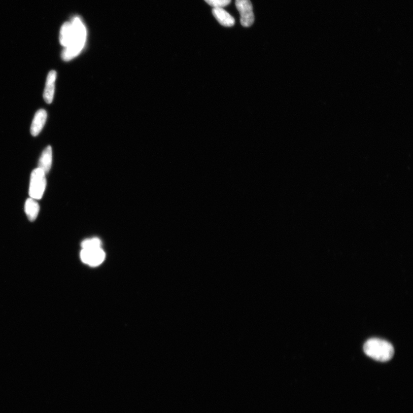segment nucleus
<instances>
[{"instance_id":"1","label":"nucleus","mask_w":413,"mask_h":413,"mask_svg":"<svg viewBox=\"0 0 413 413\" xmlns=\"http://www.w3.org/2000/svg\"><path fill=\"white\" fill-rule=\"evenodd\" d=\"M87 37L86 25L81 17L76 16L65 22L60 30L59 41L63 47L61 58L66 61L76 58L85 47Z\"/></svg>"},{"instance_id":"2","label":"nucleus","mask_w":413,"mask_h":413,"mask_svg":"<svg viewBox=\"0 0 413 413\" xmlns=\"http://www.w3.org/2000/svg\"><path fill=\"white\" fill-rule=\"evenodd\" d=\"M363 350L368 357L382 362L389 361L394 354V347L390 342L377 338L368 340Z\"/></svg>"},{"instance_id":"3","label":"nucleus","mask_w":413,"mask_h":413,"mask_svg":"<svg viewBox=\"0 0 413 413\" xmlns=\"http://www.w3.org/2000/svg\"><path fill=\"white\" fill-rule=\"evenodd\" d=\"M46 174L39 168L35 169L30 175L29 194L31 198H42L46 187Z\"/></svg>"},{"instance_id":"4","label":"nucleus","mask_w":413,"mask_h":413,"mask_svg":"<svg viewBox=\"0 0 413 413\" xmlns=\"http://www.w3.org/2000/svg\"><path fill=\"white\" fill-rule=\"evenodd\" d=\"M235 6L240 15V23L244 27H249L254 22L253 5L250 0H236Z\"/></svg>"},{"instance_id":"5","label":"nucleus","mask_w":413,"mask_h":413,"mask_svg":"<svg viewBox=\"0 0 413 413\" xmlns=\"http://www.w3.org/2000/svg\"><path fill=\"white\" fill-rule=\"evenodd\" d=\"M81 258L88 265L97 266L104 261L105 253L102 248L82 249Z\"/></svg>"},{"instance_id":"6","label":"nucleus","mask_w":413,"mask_h":413,"mask_svg":"<svg viewBox=\"0 0 413 413\" xmlns=\"http://www.w3.org/2000/svg\"><path fill=\"white\" fill-rule=\"evenodd\" d=\"M57 74L54 70H52L48 74L46 87L44 90L43 98L47 104H50L54 99L55 93V84Z\"/></svg>"},{"instance_id":"7","label":"nucleus","mask_w":413,"mask_h":413,"mask_svg":"<svg viewBox=\"0 0 413 413\" xmlns=\"http://www.w3.org/2000/svg\"><path fill=\"white\" fill-rule=\"evenodd\" d=\"M47 118V113L45 110H39L35 114L31 126H30V133L34 137H36L41 133L45 125Z\"/></svg>"},{"instance_id":"8","label":"nucleus","mask_w":413,"mask_h":413,"mask_svg":"<svg viewBox=\"0 0 413 413\" xmlns=\"http://www.w3.org/2000/svg\"><path fill=\"white\" fill-rule=\"evenodd\" d=\"M212 13L219 24L226 27H231L235 25V19L223 8H214Z\"/></svg>"},{"instance_id":"9","label":"nucleus","mask_w":413,"mask_h":413,"mask_svg":"<svg viewBox=\"0 0 413 413\" xmlns=\"http://www.w3.org/2000/svg\"><path fill=\"white\" fill-rule=\"evenodd\" d=\"M52 162V150L51 146H48L43 151L39 161L38 168L41 169L46 174L49 173Z\"/></svg>"},{"instance_id":"10","label":"nucleus","mask_w":413,"mask_h":413,"mask_svg":"<svg viewBox=\"0 0 413 413\" xmlns=\"http://www.w3.org/2000/svg\"><path fill=\"white\" fill-rule=\"evenodd\" d=\"M24 210L30 222H33L36 220L38 216L40 206L36 200L30 197L25 201Z\"/></svg>"},{"instance_id":"11","label":"nucleus","mask_w":413,"mask_h":413,"mask_svg":"<svg viewBox=\"0 0 413 413\" xmlns=\"http://www.w3.org/2000/svg\"><path fill=\"white\" fill-rule=\"evenodd\" d=\"M101 240L97 238L87 239L82 243V249H91L101 248Z\"/></svg>"},{"instance_id":"12","label":"nucleus","mask_w":413,"mask_h":413,"mask_svg":"<svg viewBox=\"0 0 413 413\" xmlns=\"http://www.w3.org/2000/svg\"><path fill=\"white\" fill-rule=\"evenodd\" d=\"M210 6L214 8H223L229 5L231 0H204Z\"/></svg>"}]
</instances>
